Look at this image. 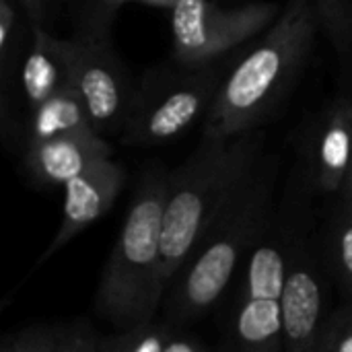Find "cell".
<instances>
[{"label":"cell","mask_w":352,"mask_h":352,"mask_svg":"<svg viewBox=\"0 0 352 352\" xmlns=\"http://www.w3.org/2000/svg\"><path fill=\"white\" fill-rule=\"evenodd\" d=\"M264 155L260 130L235 138L202 136L196 151L167 171L163 214V278L169 289L202 239L252 179Z\"/></svg>","instance_id":"6da1fadb"},{"label":"cell","mask_w":352,"mask_h":352,"mask_svg":"<svg viewBox=\"0 0 352 352\" xmlns=\"http://www.w3.org/2000/svg\"><path fill=\"white\" fill-rule=\"evenodd\" d=\"M276 179L278 159L274 155H262L243 192L173 278L161 305L163 322L173 330H182L204 318L227 293L276 210Z\"/></svg>","instance_id":"7a4b0ae2"},{"label":"cell","mask_w":352,"mask_h":352,"mask_svg":"<svg viewBox=\"0 0 352 352\" xmlns=\"http://www.w3.org/2000/svg\"><path fill=\"white\" fill-rule=\"evenodd\" d=\"M322 31L311 0H289L262 41L223 80L202 136L235 138L258 126L278 105Z\"/></svg>","instance_id":"3957f363"},{"label":"cell","mask_w":352,"mask_h":352,"mask_svg":"<svg viewBox=\"0 0 352 352\" xmlns=\"http://www.w3.org/2000/svg\"><path fill=\"white\" fill-rule=\"evenodd\" d=\"M165 198L167 171L144 173L103 266L95 307L120 330L153 322L163 305L167 293L161 250Z\"/></svg>","instance_id":"277c9868"},{"label":"cell","mask_w":352,"mask_h":352,"mask_svg":"<svg viewBox=\"0 0 352 352\" xmlns=\"http://www.w3.org/2000/svg\"><path fill=\"white\" fill-rule=\"evenodd\" d=\"M305 214V202L289 196L254 243L225 320L223 352H283V291L291 248Z\"/></svg>","instance_id":"5b68a950"},{"label":"cell","mask_w":352,"mask_h":352,"mask_svg":"<svg viewBox=\"0 0 352 352\" xmlns=\"http://www.w3.org/2000/svg\"><path fill=\"white\" fill-rule=\"evenodd\" d=\"M70 82L89 109L95 132L124 130L134 105L136 89L109 37V14L89 16L70 39Z\"/></svg>","instance_id":"8992f818"},{"label":"cell","mask_w":352,"mask_h":352,"mask_svg":"<svg viewBox=\"0 0 352 352\" xmlns=\"http://www.w3.org/2000/svg\"><path fill=\"white\" fill-rule=\"evenodd\" d=\"M223 78L210 66L188 74H165L136 89L134 105L122 130V140L136 146L167 142L206 118Z\"/></svg>","instance_id":"52a82bcc"},{"label":"cell","mask_w":352,"mask_h":352,"mask_svg":"<svg viewBox=\"0 0 352 352\" xmlns=\"http://www.w3.org/2000/svg\"><path fill=\"white\" fill-rule=\"evenodd\" d=\"M276 2L223 8L210 0H179L171 8L173 58L186 68H202L221 54L268 31L280 14Z\"/></svg>","instance_id":"ba28073f"},{"label":"cell","mask_w":352,"mask_h":352,"mask_svg":"<svg viewBox=\"0 0 352 352\" xmlns=\"http://www.w3.org/2000/svg\"><path fill=\"white\" fill-rule=\"evenodd\" d=\"M309 223L307 210L289 256L283 291V352H318L332 316L330 272L320 237L311 233Z\"/></svg>","instance_id":"9c48e42d"},{"label":"cell","mask_w":352,"mask_h":352,"mask_svg":"<svg viewBox=\"0 0 352 352\" xmlns=\"http://www.w3.org/2000/svg\"><path fill=\"white\" fill-rule=\"evenodd\" d=\"M352 163V99H336L318 118L307 146L303 186L309 194L338 196Z\"/></svg>","instance_id":"30bf717a"},{"label":"cell","mask_w":352,"mask_h":352,"mask_svg":"<svg viewBox=\"0 0 352 352\" xmlns=\"http://www.w3.org/2000/svg\"><path fill=\"white\" fill-rule=\"evenodd\" d=\"M126 182V171L113 159H105L89 167L82 175L64 186V206L58 233L41 262L50 260L58 250L82 233L89 225L99 221L116 202Z\"/></svg>","instance_id":"8fae6325"},{"label":"cell","mask_w":352,"mask_h":352,"mask_svg":"<svg viewBox=\"0 0 352 352\" xmlns=\"http://www.w3.org/2000/svg\"><path fill=\"white\" fill-rule=\"evenodd\" d=\"M105 159H111L109 142L97 132H78L29 142L25 167L41 186H66Z\"/></svg>","instance_id":"7c38bea8"},{"label":"cell","mask_w":352,"mask_h":352,"mask_svg":"<svg viewBox=\"0 0 352 352\" xmlns=\"http://www.w3.org/2000/svg\"><path fill=\"white\" fill-rule=\"evenodd\" d=\"M70 66V39H58L45 31L43 25H33V37L21 70L23 91L31 111L72 85Z\"/></svg>","instance_id":"4fadbf2b"},{"label":"cell","mask_w":352,"mask_h":352,"mask_svg":"<svg viewBox=\"0 0 352 352\" xmlns=\"http://www.w3.org/2000/svg\"><path fill=\"white\" fill-rule=\"evenodd\" d=\"M78 132H95L85 99L76 91L74 85H68L60 93H56L50 101L33 109L29 142L47 140L64 134ZM99 134V132H97Z\"/></svg>","instance_id":"5bb4252c"},{"label":"cell","mask_w":352,"mask_h":352,"mask_svg":"<svg viewBox=\"0 0 352 352\" xmlns=\"http://www.w3.org/2000/svg\"><path fill=\"white\" fill-rule=\"evenodd\" d=\"M322 254L334 285L344 301H352V208L338 202L336 212L326 221L320 235Z\"/></svg>","instance_id":"9a60e30c"},{"label":"cell","mask_w":352,"mask_h":352,"mask_svg":"<svg viewBox=\"0 0 352 352\" xmlns=\"http://www.w3.org/2000/svg\"><path fill=\"white\" fill-rule=\"evenodd\" d=\"M173 328L167 322H146L101 338V352H165Z\"/></svg>","instance_id":"2e32d148"},{"label":"cell","mask_w":352,"mask_h":352,"mask_svg":"<svg viewBox=\"0 0 352 352\" xmlns=\"http://www.w3.org/2000/svg\"><path fill=\"white\" fill-rule=\"evenodd\" d=\"M320 27L340 58L352 54V0H311Z\"/></svg>","instance_id":"e0dca14e"},{"label":"cell","mask_w":352,"mask_h":352,"mask_svg":"<svg viewBox=\"0 0 352 352\" xmlns=\"http://www.w3.org/2000/svg\"><path fill=\"white\" fill-rule=\"evenodd\" d=\"M318 352H352V301L332 311Z\"/></svg>","instance_id":"ac0fdd59"},{"label":"cell","mask_w":352,"mask_h":352,"mask_svg":"<svg viewBox=\"0 0 352 352\" xmlns=\"http://www.w3.org/2000/svg\"><path fill=\"white\" fill-rule=\"evenodd\" d=\"M56 352H101V338L85 324L60 326Z\"/></svg>","instance_id":"d6986e66"},{"label":"cell","mask_w":352,"mask_h":352,"mask_svg":"<svg viewBox=\"0 0 352 352\" xmlns=\"http://www.w3.org/2000/svg\"><path fill=\"white\" fill-rule=\"evenodd\" d=\"M58 328L50 326H33L16 334L12 338L14 352H56Z\"/></svg>","instance_id":"ffe728a7"},{"label":"cell","mask_w":352,"mask_h":352,"mask_svg":"<svg viewBox=\"0 0 352 352\" xmlns=\"http://www.w3.org/2000/svg\"><path fill=\"white\" fill-rule=\"evenodd\" d=\"M16 39V10L10 0H0V60L8 62V52Z\"/></svg>","instance_id":"44dd1931"},{"label":"cell","mask_w":352,"mask_h":352,"mask_svg":"<svg viewBox=\"0 0 352 352\" xmlns=\"http://www.w3.org/2000/svg\"><path fill=\"white\" fill-rule=\"evenodd\" d=\"M165 352H223V351H214V349L206 346L202 340H198V338H194V336H188V334H184L182 330H175V332H173V336H171V340H169V344H167V349H165Z\"/></svg>","instance_id":"7402d4cb"},{"label":"cell","mask_w":352,"mask_h":352,"mask_svg":"<svg viewBox=\"0 0 352 352\" xmlns=\"http://www.w3.org/2000/svg\"><path fill=\"white\" fill-rule=\"evenodd\" d=\"M45 2H47V0H21L23 8L27 10L29 19L33 21V25H41L43 10H45Z\"/></svg>","instance_id":"603a6c76"},{"label":"cell","mask_w":352,"mask_h":352,"mask_svg":"<svg viewBox=\"0 0 352 352\" xmlns=\"http://www.w3.org/2000/svg\"><path fill=\"white\" fill-rule=\"evenodd\" d=\"M338 202L344 204V206H351L352 208V163L346 177H344V184L340 188V194H338Z\"/></svg>","instance_id":"cb8c5ba5"},{"label":"cell","mask_w":352,"mask_h":352,"mask_svg":"<svg viewBox=\"0 0 352 352\" xmlns=\"http://www.w3.org/2000/svg\"><path fill=\"white\" fill-rule=\"evenodd\" d=\"M99 2V10H103V12H113L118 6H122V4H126V2H134V0H97ZM138 2V0H136Z\"/></svg>","instance_id":"d4e9b609"},{"label":"cell","mask_w":352,"mask_h":352,"mask_svg":"<svg viewBox=\"0 0 352 352\" xmlns=\"http://www.w3.org/2000/svg\"><path fill=\"white\" fill-rule=\"evenodd\" d=\"M138 2H144V4H153V6H167L169 10L179 2V0H138Z\"/></svg>","instance_id":"484cf974"},{"label":"cell","mask_w":352,"mask_h":352,"mask_svg":"<svg viewBox=\"0 0 352 352\" xmlns=\"http://www.w3.org/2000/svg\"><path fill=\"white\" fill-rule=\"evenodd\" d=\"M0 352H14L12 340H10V342H4V346H2V351H0Z\"/></svg>","instance_id":"4316f807"}]
</instances>
